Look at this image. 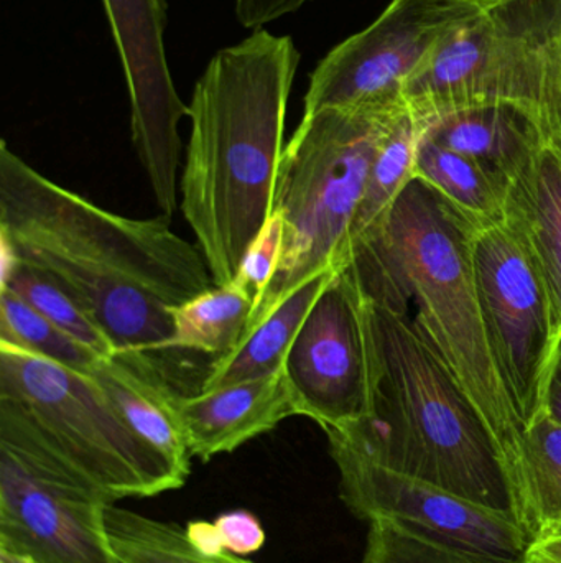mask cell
I'll use <instances>...</instances> for the list:
<instances>
[{
    "label": "cell",
    "mask_w": 561,
    "mask_h": 563,
    "mask_svg": "<svg viewBox=\"0 0 561 563\" xmlns=\"http://www.w3.org/2000/svg\"><path fill=\"white\" fill-rule=\"evenodd\" d=\"M362 563H484L408 531L392 519L369 522Z\"/></svg>",
    "instance_id": "obj_26"
},
{
    "label": "cell",
    "mask_w": 561,
    "mask_h": 563,
    "mask_svg": "<svg viewBox=\"0 0 561 563\" xmlns=\"http://www.w3.org/2000/svg\"><path fill=\"white\" fill-rule=\"evenodd\" d=\"M0 397L15 400L112 503L148 498L187 483L128 429L88 374L0 344Z\"/></svg>",
    "instance_id": "obj_7"
},
{
    "label": "cell",
    "mask_w": 561,
    "mask_h": 563,
    "mask_svg": "<svg viewBox=\"0 0 561 563\" xmlns=\"http://www.w3.org/2000/svg\"><path fill=\"white\" fill-rule=\"evenodd\" d=\"M312 0H236V16L243 29H263L269 23L299 12L303 5Z\"/></svg>",
    "instance_id": "obj_29"
},
{
    "label": "cell",
    "mask_w": 561,
    "mask_h": 563,
    "mask_svg": "<svg viewBox=\"0 0 561 563\" xmlns=\"http://www.w3.org/2000/svg\"><path fill=\"white\" fill-rule=\"evenodd\" d=\"M415 177L431 185L478 223L504 220L509 181L491 174L467 155L438 145L424 134L418 141Z\"/></svg>",
    "instance_id": "obj_20"
},
{
    "label": "cell",
    "mask_w": 561,
    "mask_h": 563,
    "mask_svg": "<svg viewBox=\"0 0 561 563\" xmlns=\"http://www.w3.org/2000/svg\"><path fill=\"white\" fill-rule=\"evenodd\" d=\"M523 563H561V536L530 544Z\"/></svg>",
    "instance_id": "obj_32"
},
{
    "label": "cell",
    "mask_w": 561,
    "mask_h": 563,
    "mask_svg": "<svg viewBox=\"0 0 561 563\" xmlns=\"http://www.w3.org/2000/svg\"><path fill=\"white\" fill-rule=\"evenodd\" d=\"M188 541L194 549L206 555H220L227 552L224 549L223 541H221L220 531H217L214 522L207 521H191L188 522L187 528Z\"/></svg>",
    "instance_id": "obj_30"
},
{
    "label": "cell",
    "mask_w": 561,
    "mask_h": 563,
    "mask_svg": "<svg viewBox=\"0 0 561 563\" xmlns=\"http://www.w3.org/2000/svg\"><path fill=\"white\" fill-rule=\"evenodd\" d=\"M326 437L341 499L356 518L392 519L484 563L524 562L530 544L509 516L381 465L339 437Z\"/></svg>",
    "instance_id": "obj_11"
},
{
    "label": "cell",
    "mask_w": 561,
    "mask_h": 563,
    "mask_svg": "<svg viewBox=\"0 0 561 563\" xmlns=\"http://www.w3.org/2000/svg\"><path fill=\"white\" fill-rule=\"evenodd\" d=\"M253 311V298L239 285H214L171 308L170 350L226 356L246 334Z\"/></svg>",
    "instance_id": "obj_19"
},
{
    "label": "cell",
    "mask_w": 561,
    "mask_h": 563,
    "mask_svg": "<svg viewBox=\"0 0 561 563\" xmlns=\"http://www.w3.org/2000/svg\"><path fill=\"white\" fill-rule=\"evenodd\" d=\"M0 344L89 374L101 356L59 330L9 288H0Z\"/></svg>",
    "instance_id": "obj_25"
},
{
    "label": "cell",
    "mask_w": 561,
    "mask_h": 563,
    "mask_svg": "<svg viewBox=\"0 0 561 563\" xmlns=\"http://www.w3.org/2000/svg\"><path fill=\"white\" fill-rule=\"evenodd\" d=\"M404 98L420 122L468 106H514L536 119L561 154V0H509L483 10L445 40Z\"/></svg>",
    "instance_id": "obj_6"
},
{
    "label": "cell",
    "mask_w": 561,
    "mask_h": 563,
    "mask_svg": "<svg viewBox=\"0 0 561 563\" xmlns=\"http://www.w3.org/2000/svg\"><path fill=\"white\" fill-rule=\"evenodd\" d=\"M335 274L336 271L318 274L283 298L229 354L214 360L200 390L259 379L282 369L313 305Z\"/></svg>",
    "instance_id": "obj_18"
},
{
    "label": "cell",
    "mask_w": 561,
    "mask_h": 563,
    "mask_svg": "<svg viewBox=\"0 0 561 563\" xmlns=\"http://www.w3.org/2000/svg\"><path fill=\"white\" fill-rule=\"evenodd\" d=\"M473 264L487 343L527 430L543 412L561 338L552 298L529 246L506 220L480 227Z\"/></svg>",
    "instance_id": "obj_9"
},
{
    "label": "cell",
    "mask_w": 561,
    "mask_h": 563,
    "mask_svg": "<svg viewBox=\"0 0 561 563\" xmlns=\"http://www.w3.org/2000/svg\"><path fill=\"white\" fill-rule=\"evenodd\" d=\"M214 525L220 531L224 549L237 558L256 554L266 544V531L253 512L244 509L224 512Z\"/></svg>",
    "instance_id": "obj_28"
},
{
    "label": "cell",
    "mask_w": 561,
    "mask_h": 563,
    "mask_svg": "<svg viewBox=\"0 0 561 563\" xmlns=\"http://www.w3.org/2000/svg\"><path fill=\"white\" fill-rule=\"evenodd\" d=\"M99 492L9 397H0V551L35 563H121Z\"/></svg>",
    "instance_id": "obj_8"
},
{
    "label": "cell",
    "mask_w": 561,
    "mask_h": 563,
    "mask_svg": "<svg viewBox=\"0 0 561 563\" xmlns=\"http://www.w3.org/2000/svg\"><path fill=\"white\" fill-rule=\"evenodd\" d=\"M417 122L425 137L467 155L509 184L550 147L536 119L514 106H468Z\"/></svg>",
    "instance_id": "obj_16"
},
{
    "label": "cell",
    "mask_w": 561,
    "mask_h": 563,
    "mask_svg": "<svg viewBox=\"0 0 561 563\" xmlns=\"http://www.w3.org/2000/svg\"><path fill=\"white\" fill-rule=\"evenodd\" d=\"M300 59L292 36L260 29L220 49L194 85L180 207L216 285L236 279L272 217Z\"/></svg>",
    "instance_id": "obj_2"
},
{
    "label": "cell",
    "mask_w": 561,
    "mask_h": 563,
    "mask_svg": "<svg viewBox=\"0 0 561 563\" xmlns=\"http://www.w3.org/2000/svg\"><path fill=\"white\" fill-rule=\"evenodd\" d=\"M299 413L325 432L368 419L372 363L364 298L346 269L336 271L306 317L285 364Z\"/></svg>",
    "instance_id": "obj_12"
},
{
    "label": "cell",
    "mask_w": 561,
    "mask_h": 563,
    "mask_svg": "<svg viewBox=\"0 0 561 563\" xmlns=\"http://www.w3.org/2000/svg\"><path fill=\"white\" fill-rule=\"evenodd\" d=\"M450 2L467 3V5L476 7L480 10H487L500 3L509 2V0H450Z\"/></svg>",
    "instance_id": "obj_33"
},
{
    "label": "cell",
    "mask_w": 561,
    "mask_h": 563,
    "mask_svg": "<svg viewBox=\"0 0 561 563\" xmlns=\"http://www.w3.org/2000/svg\"><path fill=\"white\" fill-rule=\"evenodd\" d=\"M420 134V124L407 106L392 122L372 162L364 195L349 234L346 257H348L349 247L356 241L381 227L404 188L414 180Z\"/></svg>",
    "instance_id": "obj_22"
},
{
    "label": "cell",
    "mask_w": 561,
    "mask_h": 563,
    "mask_svg": "<svg viewBox=\"0 0 561 563\" xmlns=\"http://www.w3.org/2000/svg\"><path fill=\"white\" fill-rule=\"evenodd\" d=\"M483 224L415 177L381 227L349 247L345 267L366 298L411 314L490 427L524 519V430L494 363L474 279L473 241Z\"/></svg>",
    "instance_id": "obj_3"
},
{
    "label": "cell",
    "mask_w": 561,
    "mask_h": 563,
    "mask_svg": "<svg viewBox=\"0 0 561 563\" xmlns=\"http://www.w3.org/2000/svg\"><path fill=\"white\" fill-rule=\"evenodd\" d=\"M0 563H35L29 559L19 558V555L9 554V552L0 551Z\"/></svg>",
    "instance_id": "obj_34"
},
{
    "label": "cell",
    "mask_w": 561,
    "mask_h": 563,
    "mask_svg": "<svg viewBox=\"0 0 561 563\" xmlns=\"http://www.w3.org/2000/svg\"><path fill=\"white\" fill-rule=\"evenodd\" d=\"M405 108H325L303 114L283 147L273 191V213L283 224L279 264L246 334L300 285L343 269L372 162Z\"/></svg>",
    "instance_id": "obj_5"
},
{
    "label": "cell",
    "mask_w": 561,
    "mask_h": 563,
    "mask_svg": "<svg viewBox=\"0 0 561 563\" xmlns=\"http://www.w3.org/2000/svg\"><path fill=\"white\" fill-rule=\"evenodd\" d=\"M177 410L191 456L203 462L300 416L285 367L259 379L177 396Z\"/></svg>",
    "instance_id": "obj_14"
},
{
    "label": "cell",
    "mask_w": 561,
    "mask_h": 563,
    "mask_svg": "<svg viewBox=\"0 0 561 563\" xmlns=\"http://www.w3.org/2000/svg\"><path fill=\"white\" fill-rule=\"evenodd\" d=\"M88 376L128 429L188 479L193 456L178 416V394L171 393L158 366L141 357L115 354L99 360Z\"/></svg>",
    "instance_id": "obj_15"
},
{
    "label": "cell",
    "mask_w": 561,
    "mask_h": 563,
    "mask_svg": "<svg viewBox=\"0 0 561 563\" xmlns=\"http://www.w3.org/2000/svg\"><path fill=\"white\" fill-rule=\"evenodd\" d=\"M523 472L527 541L561 536V426L546 412L524 433Z\"/></svg>",
    "instance_id": "obj_21"
},
{
    "label": "cell",
    "mask_w": 561,
    "mask_h": 563,
    "mask_svg": "<svg viewBox=\"0 0 561 563\" xmlns=\"http://www.w3.org/2000/svg\"><path fill=\"white\" fill-rule=\"evenodd\" d=\"M362 298L371 344V413L359 426L326 435L517 522L500 446L447 361L407 314Z\"/></svg>",
    "instance_id": "obj_4"
},
{
    "label": "cell",
    "mask_w": 561,
    "mask_h": 563,
    "mask_svg": "<svg viewBox=\"0 0 561 563\" xmlns=\"http://www.w3.org/2000/svg\"><path fill=\"white\" fill-rule=\"evenodd\" d=\"M504 220L524 238L552 298L561 331V154L546 147L510 181Z\"/></svg>",
    "instance_id": "obj_17"
},
{
    "label": "cell",
    "mask_w": 561,
    "mask_h": 563,
    "mask_svg": "<svg viewBox=\"0 0 561 563\" xmlns=\"http://www.w3.org/2000/svg\"><path fill=\"white\" fill-rule=\"evenodd\" d=\"M483 10L450 0H392L368 29L332 49L310 75L305 112L407 104L411 79Z\"/></svg>",
    "instance_id": "obj_10"
},
{
    "label": "cell",
    "mask_w": 561,
    "mask_h": 563,
    "mask_svg": "<svg viewBox=\"0 0 561 563\" xmlns=\"http://www.w3.org/2000/svg\"><path fill=\"white\" fill-rule=\"evenodd\" d=\"M282 218L272 213L266 227L260 230L249 250L244 254L239 273H237L236 279L233 280L253 298L254 308H256L257 301L260 300L266 288L269 287L273 273H276L280 250H282Z\"/></svg>",
    "instance_id": "obj_27"
},
{
    "label": "cell",
    "mask_w": 561,
    "mask_h": 563,
    "mask_svg": "<svg viewBox=\"0 0 561 563\" xmlns=\"http://www.w3.org/2000/svg\"><path fill=\"white\" fill-rule=\"evenodd\" d=\"M0 288H9L19 295L33 310L52 321L59 330L75 338L94 351L98 356H115V347L101 328L82 310L81 305L66 294L59 285L45 274L19 263L9 251L2 247V282Z\"/></svg>",
    "instance_id": "obj_24"
},
{
    "label": "cell",
    "mask_w": 561,
    "mask_h": 563,
    "mask_svg": "<svg viewBox=\"0 0 561 563\" xmlns=\"http://www.w3.org/2000/svg\"><path fill=\"white\" fill-rule=\"evenodd\" d=\"M105 531L121 563H254L229 552L201 554L180 526L119 508L115 503L105 508Z\"/></svg>",
    "instance_id": "obj_23"
},
{
    "label": "cell",
    "mask_w": 561,
    "mask_h": 563,
    "mask_svg": "<svg viewBox=\"0 0 561 563\" xmlns=\"http://www.w3.org/2000/svg\"><path fill=\"white\" fill-rule=\"evenodd\" d=\"M0 247L71 295L115 353L158 366L171 308L214 287L170 218L121 217L55 184L0 144Z\"/></svg>",
    "instance_id": "obj_1"
},
{
    "label": "cell",
    "mask_w": 561,
    "mask_h": 563,
    "mask_svg": "<svg viewBox=\"0 0 561 563\" xmlns=\"http://www.w3.org/2000/svg\"><path fill=\"white\" fill-rule=\"evenodd\" d=\"M121 56L131 101V132L161 214L171 218L178 205L181 139L188 118L168 68L165 29L167 0H102Z\"/></svg>",
    "instance_id": "obj_13"
},
{
    "label": "cell",
    "mask_w": 561,
    "mask_h": 563,
    "mask_svg": "<svg viewBox=\"0 0 561 563\" xmlns=\"http://www.w3.org/2000/svg\"><path fill=\"white\" fill-rule=\"evenodd\" d=\"M543 412L561 426V338L553 357L552 369L547 380Z\"/></svg>",
    "instance_id": "obj_31"
}]
</instances>
